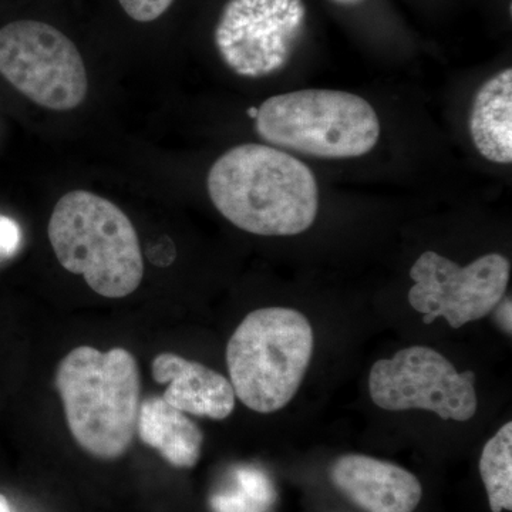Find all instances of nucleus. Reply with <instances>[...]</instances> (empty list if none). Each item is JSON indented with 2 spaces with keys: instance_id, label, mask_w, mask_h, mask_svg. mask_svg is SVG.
<instances>
[{
  "instance_id": "nucleus-1",
  "label": "nucleus",
  "mask_w": 512,
  "mask_h": 512,
  "mask_svg": "<svg viewBox=\"0 0 512 512\" xmlns=\"http://www.w3.org/2000/svg\"><path fill=\"white\" fill-rule=\"evenodd\" d=\"M207 188L222 217L249 234L293 237L308 231L318 217L315 175L281 148H231L212 164Z\"/></svg>"
},
{
  "instance_id": "nucleus-2",
  "label": "nucleus",
  "mask_w": 512,
  "mask_h": 512,
  "mask_svg": "<svg viewBox=\"0 0 512 512\" xmlns=\"http://www.w3.org/2000/svg\"><path fill=\"white\" fill-rule=\"evenodd\" d=\"M56 389L70 434L86 453L106 461L127 453L141 403L140 370L133 353L79 346L57 366Z\"/></svg>"
},
{
  "instance_id": "nucleus-3",
  "label": "nucleus",
  "mask_w": 512,
  "mask_h": 512,
  "mask_svg": "<svg viewBox=\"0 0 512 512\" xmlns=\"http://www.w3.org/2000/svg\"><path fill=\"white\" fill-rule=\"evenodd\" d=\"M57 261L82 275L104 298L137 291L144 275L140 239L130 218L113 202L77 190L57 202L47 227Z\"/></svg>"
},
{
  "instance_id": "nucleus-4",
  "label": "nucleus",
  "mask_w": 512,
  "mask_h": 512,
  "mask_svg": "<svg viewBox=\"0 0 512 512\" xmlns=\"http://www.w3.org/2000/svg\"><path fill=\"white\" fill-rule=\"evenodd\" d=\"M311 322L291 308L249 313L227 345L229 382L235 396L256 413L279 412L292 402L311 365Z\"/></svg>"
},
{
  "instance_id": "nucleus-5",
  "label": "nucleus",
  "mask_w": 512,
  "mask_h": 512,
  "mask_svg": "<svg viewBox=\"0 0 512 512\" xmlns=\"http://www.w3.org/2000/svg\"><path fill=\"white\" fill-rule=\"evenodd\" d=\"M255 130L271 146L343 160L366 156L376 147L380 121L363 97L306 89L266 99L258 107Z\"/></svg>"
},
{
  "instance_id": "nucleus-6",
  "label": "nucleus",
  "mask_w": 512,
  "mask_h": 512,
  "mask_svg": "<svg viewBox=\"0 0 512 512\" xmlns=\"http://www.w3.org/2000/svg\"><path fill=\"white\" fill-rule=\"evenodd\" d=\"M0 74L33 103L55 111L76 109L89 89L76 45L37 20H16L0 29Z\"/></svg>"
},
{
  "instance_id": "nucleus-7",
  "label": "nucleus",
  "mask_w": 512,
  "mask_h": 512,
  "mask_svg": "<svg viewBox=\"0 0 512 512\" xmlns=\"http://www.w3.org/2000/svg\"><path fill=\"white\" fill-rule=\"evenodd\" d=\"M373 403L387 412L424 410L443 420L468 421L476 416V375L457 372L437 350L412 346L370 370Z\"/></svg>"
},
{
  "instance_id": "nucleus-8",
  "label": "nucleus",
  "mask_w": 512,
  "mask_h": 512,
  "mask_svg": "<svg viewBox=\"0 0 512 512\" xmlns=\"http://www.w3.org/2000/svg\"><path fill=\"white\" fill-rule=\"evenodd\" d=\"M511 264L504 255L480 256L460 266L434 251L423 252L412 269L414 285L409 302L430 325L444 318L453 329L485 318L503 301L510 282Z\"/></svg>"
},
{
  "instance_id": "nucleus-9",
  "label": "nucleus",
  "mask_w": 512,
  "mask_h": 512,
  "mask_svg": "<svg viewBox=\"0 0 512 512\" xmlns=\"http://www.w3.org/2000/svg\"><path fill=\"white\" fill-rule=\"evenodd\" d=\"M303 0H229L214 40L222 62L242 77L284 69L305 28Z\"/></svg>"
},
{
  "instance_id": "nucleus-10",
  "label": "nucleus",
  "mask_w": 512,
  "mask_h": 512,
  "mask_svg": "<svg viewBox=\"0 0 512 512\" xmlns=\"http://www.w3.org/2000/svg\"><path fill=\"white\" fill-rule=\"evenodd\" d=\"M340 493L366 512H414L423 497L419 478L397 464L346 454L330 468Z\"/></svg>"
},
{
  "instance_id": "nucleus-11",
  "label": "nucleus",
  "mask_w": 512,
  "mask_h": 512,
  "mask_svg": "<svg viewBox=\"0 0 512 512\" xmlns=\"http://www.w3.org/2000/svg\"><path fill=\"white\" fill-rule=\"evenodd\" d=\"M154 380L168 384L163 399L175 409L192 416L225 420L237 403L227 377L200 362L175 353H160L151 365Z\"/></svg>"
},
{
  "instance_id": "nucleus-12",
  "label": "nucleus",
  "mask_w": 512,
  "mask_h": 512,
  "mask_svg": "<svg viewBox=\"0 0 512 512\" xmlns=\"http://www.w3.org/2000/svg\"><path fill=\"white\" fill-rule=\"evenodd\" d=\"M136 434L173 467L192 468L200 461L204 434L198 424L165 402L163 396L153 394L141 400Z\"/></svg>"
},
{
  "instance_id": "nucleus-13",
  "label": "nucleus",
  "mask_w": 512,
  "mask_h": 512,
  "mask_svg": "<svg viewBox=\"0 0 512 512\" xmlns=\"http://www.w3.org/2000/svg\"><path fill=\"white\" fill-rule=\"evenodd\" d=\"M468 130L478 153L495 164L512 163V70L487 80L474 97Z\"/></svg>"
},
{
  "instance_id": "nucleus-14",
  "label": "nucleus",
  "mask_w": 512,
  "mask_h": 512,
  "mask_svg": "<svg viewBox=\"0 0 512 512\" xmlns=\"http://www.w3.org/2000/svg\"><path fill=\"white\" fill-rule=\"evenodd\" d=\"M480 474L491 511L512 510V423H505L487 441L480 458Z\"/></svg>"
},
{
  "instance_id": "nucleus-15",
  "label": "nucleus",
  "mask_w": 512,
  "mask_h": 512,
  "mask_svg": "<svg viewBox=\"0 0 512 512\" xmlns=\"http://www.w3.org/2000/svg\"><path fill=\"white\" fill-rule=\"evenodd\" d=\"M232 491L214 495V512H266L274 500L271 483L258 468L244 466L235 470Z\"/></svg>"
},
{
  "instance_id": "nucleus-16",
  "label": "nucleus",
  "mask_w": 512,
  "mask_h": 512,
  "mask_svg": "<svg viewBox=\"0 0 512 512\" xmlns=\"http://www.w3.org/2000/svg\"><path fill=\"white\" fill-rule=\"evenodd\" d=\"M121 8L136 22H154L163 16L174 0H119Z\"/></svg>"
},
{
  "instance_id": "nucleus-17",
  "label": "nucleus",
  "mask_w": 512,
  "mask_h": 512,
  "mask_svg": "<svg viewBox=\"0 0 512 512\" xmlns=\"http://www.w3.org/2000/svg\"><path fill=\"white\" fill-rule=\"evenodd\" d=\"M20 229L15 221L0 215V255L10 256L18 251Z\"/></svg>"
},
{
  "instance_id": "nucleus-18",
  "label": "nucleus",
  "mask_w": 512,
  "mask_h": 512,
  "mask_svg": "<svg viewBox=\"0 0 512 512\" xmlns=\"http://www.w3.org/2000/svg\"><path fill=\"white\" fill-rule=\"evenodd\" d=\"M495 309H497V320L501 328L511 335V299H503Z\"/></svg>"
},
{
  "instance_id": "nucleus-19",
  "label": "nucleus",
  "mask_w": 512,
  "mask_h": 512,
  "mask_svg": "<svg viewBox=\"0 0 512 512\" xmlns=\"http://www.w3.org/2000/svg\"><path fill=\"white\" fill-rule=\"evenodd\" d=\"M0 512H12L8 498L3 494H0Z\"/></svg>"
},
{
  "instance_id": "nucleus-20",
  "label": "nucleus",
  "mask_w": 512,
  "mask_h": 512,
  "mask_svg": "<svg viewBox=\"0 0 512 512\" xmlns=\"http://www.w3.org/2000/svg\"><path fill=\"white\" fill-rule=\"evenodd\" d=\"M333 2L340 3V5H357L362 0H333Z\"/></svg>"
},
{
  "instance_id": "nucleus-21",
  "label": "nucleus",
  "mask_w": 512,
  "mask_h": 512,
  "mask_svg": "<svg viewBox=\"0 0 512 512\" xmlns=\"http://www.w3.org/2000/svg\"><path fill=\"white\" fill-rule=\"evenodd\" d=\"M256 114H258V109L256 107H251V109L248 110V116L251 117V119H256Z\"/></svg>"
}]
</instances>
